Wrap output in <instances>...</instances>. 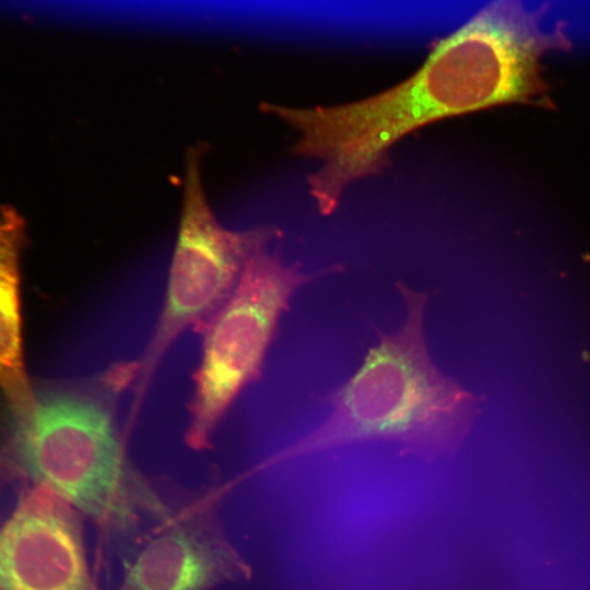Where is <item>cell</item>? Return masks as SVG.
Wrapping results in <instances>:
<instances>
[{
	"label": "cell",
	"mask_w": 590,
	"mask_h": 590,
	"mask_svg": "<svg viewBox=\"0 0 590 590\" xmlns=\"http://www.w3.org/2000/svg\"><path fill=\"white\" fill-rule=\"evenodd\" d=\"M545 16L524 0H489L386 92L335 107L261 104L298 131L294 154L321 162L307 179L320 213L331 214L351 182L379 174L389 148L418 127L506 103L550 106L542 59L560 43Z\"/></svg>",
	"instance_id": "cell-1"
},
{
	"label": "cell",
	"mask_w": 590,
	"mask_h": 590,
	"mask_svg": "<svg viewBox=\"0 0 590 590\" xmlns=\"http://www.w3.org/2000/svg\"><path fill=\"white\" fill-rule=\"evenodd\" d=\"M406 306L392 333L376 330L361 367L323 401L327 418L270 459V463L343 446L387 441L426 461L453 456L477 412V399L441 373L429 356L424 315L428 295L399 283Z\"/></svg>",
	"instance_id": "cell-2"
},
{
	"label": "cell",
	"mask_w": 590,
	"mask_h": 590,
	"mask_svg": "<svg viewBox=\"0 0 590 590\" xmlns=\"http://www.w3.org/2000/svg\"><path fill=\"white\" fill-rule=\"evenodd\" d=\"M16 422L11 445L15 467L101 529L131 532L144 516L160 518L167 511L129 467L111 415L98 401L46 392Z\"/></svg>",
	"instance_id": "cell-3"
},
{
	"label": "cell",
	"mask_w": 590,
	"mask_h": 590,
	"mask_svg": "<svg viewBox=\"0 0 590 590\" xmlns=\"http://www.w3.org/2000/svg\"><path fill=\"white\" fill-rule=\"evenodd\" d=\"M339 268L306 274L285 264L268 247L250 258L204 333L186 432L189 447L202 450L210 445L236 397L258 376L294 292L318 274Z\"/></svg>",
	"instance_id": "cell-4"
},
{
	"label": "cell",
	"mask_w": 590,
	"mask_h": 590,
	"mask_svg": "<svg viewBox=\"0 0 590 590\" xmlns=\"http://www.w3.org/2000/svg\"><path fill=\"white\" fill-rule=\"evenodd\" d=\"M201 145L187 153L184 194L176 245L163 309L137 363V400L175 340L212 317L235 288L250 258L282 236L274 226L243 231L220 224L208 201L201 176Z\"/></svg>",
	"instance_id": "cell-5"
},
{
	"label": "cell",
	"mask_w": 590,
	"mask_h": 590,
	"mask_svg": "<svg viewBox=\"0 0 590 590\" xmlns=\"http://www.w3.org/2000/svg\"><path fill=\"white\" fill-rule=\"evenodd\" d=\"M0 590H95L78 511L44 485L0 526Z\"/></svg>",
	"instance_id": "cell-6"
},
{
	"label": "cell",
	"mask_w": 590,
	"mask_h": 590,
	"mask_svg": "<svg viewBox=\"0 0 590 590\" xmlns=\"http://www.w3.org/2000/svg\"><path fill=\"white\" fill-rule=\"evenodd\" d=\"M125 564L116 590H210L248 578L250 568L211 511H167Z\"/></svg>",
	"instance_id": "cell-7"
},
{
	"label": "cell",
	"mask_w": 590,
	"mask_h": 590,
	"mask_svg": "<svg viewBox=\"0 0 590 590\" xmlns=\"http://www.w3.org/2000/svg\"><path fill=\"white\" fill-rule=\"evenodd\" d=\"M26 224L11 205L0 208V391L16 421L32 410L36 394L24 363L22 333V255Z\"/></svg>",
	"instance_id": "cell-8"
}]
</instances>
